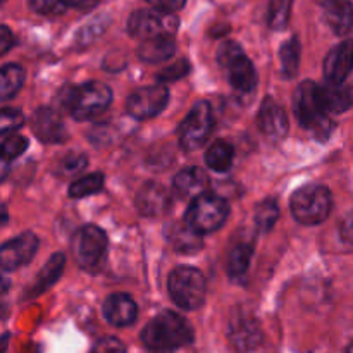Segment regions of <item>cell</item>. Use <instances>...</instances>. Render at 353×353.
Segmentation results:
<instances>
[{"instance_id": "obj_1", "label": "cell", "mask_w": 353, "mask_h": 353, "mask_svg": "<svg viewBox=\"0 0 353 353\" xmlns=\"http://www.w3.org/2000/svg\"><path fill=\"white\" fill-rule=\"evenodd\" d=\"M195 338L192 326L176 312H162L141 331V341L150 353H174Z\"/></svg>"}, {"instance_id": "obj_2", "label": "cell", "mask_w": 353, "mask_h": 353, "mask_svg": "<svg viewBox=\"0 0 353 353\" xmlns=\"http://www.w3.org/2000/svg\"><path fill=\"white\" fill-rule=\"evenodd\" d=\"M293 109L299 123L310 131L317 140L326 141L334 130L333 121L327 117V110L323 103L319 85L307 79L300 83L293 95Z\"/></svg>"}, {"instance_id": "obj_3", "label": "cell", "mask_w": 353, "mask_h": 353, "mask_svg": "<svg viewBox=\"0 0 353 353\" xmlns=\"http://www.w3.org/2000/svg\"><path fill=\"white\" fill-rule=\"evenodd\" d=\"M61 102L74 119L86 121L105 112L112 102V92L105 83L88 81L79 86H65Z\"/></svg>"}, {"instance_id": "obj_4", "label": "cell", "mask_w": 353, "mask_h": 353, "mask_svg": "<svg viewBox=\"0 0 353 353\" xmlns=\"http://www.w3.org/2000/svg\"><path fill=\"white\" fill-rule=\"evenodd\" d=\"M217 62L226 72L230 85L240 95H252L257 86V71L236 41H224L217 50Z\"/></svg>"}, {"instance_id": "obj_5", "label": "cell", "mask_w": 353, "mask_h": 353, "mask_svg": "<svg viewBox=\"0 0 353 353\" xmlns=\"http://www.w3.org/2000/svg\"><path fill=\"white\" fill-rule=\"evenodd\" d=\"M292 214L300 224L316 226L324 223L333 209L331 192L323 185H305L290 199Z\"/></svg>"}, {"instance_id": "obj_6", "label": "cell", "mask_w": 353, "mask_h": 353, "mask_svg": "<svg viewBox=\"0 0 353 353\" xmlns=\"http://www.w3.org/2000/svg\"><path fill=\"white\" fill-rule=\"evenodd\" d=\"M72 254H74L76 262L83 271L90 274H97L102 271L107 259V234L103 230L88 224V226L79 228L78 233L72 236Z\"/></svg>"}, {"instance_id": "obj_7", "label": "cell", "mask_w": 353, "mask_h": 353, "mask_svg": "<svg viewBox=\"0 0 353 353\" xmlns=\"http://www.w3.org/2000/svg\"><path fill=\"white\" fill-rule=\"evenodd\" d=\"M168 286L172 302L185 310L199 309L205 300V278L199 269L190 268V265L176 268L169 274Z\"/></svg>"}, {"instance_id": "obj_8", "label": "cell", "mask_w": 353, "mask_h": 353, "mask_svg": "<svg viewBox=\"0 0 353 353\" xmlns=\"http://www.w3.org/2000/svg\"><path fill=\"white\" fill-rule=\"evenodd\" d=\"M228 214H230V205L226 200L223 196L205 192L192 200L186 210L185 223L200 234L212 233L226 223Z\"/></svg>"}, {"instance_id": "obj_9", "label": "cell", "mask_w": 353, "mask_h": 353, "mask_svg": "<svg viewBox=\"0 0 353 353\" xmlns=\"http://www.w3.org/2000/svg\"><path fill=\"white\" fill-rule=\"evenodd\" d=\"M179 21L174 14L162 12L157 9H140L131 14L128 21V31L131 37L150 40L155 37H174Z\"/></svg>"}, {"instance_id": "obj_10", "label": "cell", "mask_w": 353, "mask_h": 353, "mask_svg": "<svg viewBox=\"0 0 353 353\" xmlns=\"http://www.w3.org/2000/svg\"><path fill=\"white\" fill-rule=\"evenodd\" d=\"M214 126V114L212 107L209 102L202 100L196 102L188 112V116L183 119L178 128L179 145L185 150H196L202 147L210 137V131Z\"/></svg>"}, {"instance_id": "obj_11", "label": "cell", "mask_w": 353, "mask_h": 353, "mask_svg": "<svg viewBox=\"0 0 353 353\" xmlns=\"http://www.w3.org/2000/svg\"><path fill=\"white\" fill-rule=\"evenodd\" d=\"M169 103V90L162 83L143 86L128 97V114L134 119H150L161 114Z\"/></svg>"}, {"instance_id": "obj_12", "label": "cell", "mask_w": 353, "mask_h": 353, "mask_svg": "<svg viewBox=\"0 0 353 353\" xmlns=\"http://www.w3.org/2000/svg\"><path fill=\"white\" fill-rule=\"evenodd\" d=\"M38 250V238L33 233L26 231V233L19 234L14 240L3 243L2 252H0V264H2V271L9 272L14 269H19L26 265L31 259L34 257Z\"/></svg>"}, {"instance_id": "obj_13", "label": "cell", "mask_w": 353, "mask_h": 353, "mask_svg": "<svg viewBox=\"0 0 353 353\" xmlns=\"http://www.w3.org/2000/svg\"><path fill=\"white\" fill-rule=\"evenodd\" d=\"M31 130L43 143H62L68 140V130L57 110L40 107L31 117Z\"/></svg>"}, {"instance_id": "obj_14", "label": "cell", "mask_w": 353, "mask_h": 353, "mask_svg": "<svg viewBox=\"0 0 353 353\" xmlns=\"http://www.w3.org/2000/svg\"><path fill=\"white\" fill-rule=\"evenodd\" d=\"M353 68V40H345L331 48L324 59V78L331 85H343Z\"/></svg>"}, {"instance_id": "obj_15", "label": "cell", "mask_w": 353, "mask_h": 353, "mask_svg": "<svg viewBox=\"0 0 353 353\" xmlns=\"http://www.w3.org/2000/svg\"><path fill=\"white\" fill-rule=\"evenodd\" d=\"M230 341L234 350L247 353L255 350L262 341V331L252 316H234L230 323Z\"/></svg>"}, {"instance_id": "obj_16", "label": "cell", "mask_w": 353, "mask_h": 353, "mask_svg": "<svg viewBox=\"0 0 353 353\" xmlns=\"http://www.w3.org/2000/svg\"><path fill=\"white\" fill-rule=\"evenodd\" d=\"M259 128L271 140H283L288 134L290 124L286 112L271 97H265L259 110Z\"/></svg>"}, {"instance_id": "obj_17", "label": "cell", "mask_w": 353, "mask_h": 353, "mask_svg": "<svg viewBox=\"0 0 353 353\" xmlns=\"http://www.w3.org/2000/svg\"><path fill=\"white\" fill-rule=\"evenodd\" d=\"M103 316L112 326H131L137 321L138 307L126 293H114L103 302Z\"/></svg>"}, {"instance_id": "obj_18", "label": "cell", "mask_w": 353, "mask_h": 353, "mask_svg": "<svg viewBox=\"0 0 353 353\" xmlns=\"http://www.w3.org/2000/svg\"><path fill=\"white\" fill-rule=\"evenodd\" d=\"M171 205L169 192L159 183H147L137 195V207L143 216H161Z\"/></svg>"}, {"instance_id": "obj_19", "label": "cell", "mask_w": 353, "mask_h": 353, "mask_svg": "<svg viewBox=\"0 0 353 353\" xmlns=\"http://www.w3.org/2000/svg\"><path fill=\"white\" fill-rule=\"evenodd\" d=\"M324 19L327 26L345 37L353 30V6L350 0H324Z\"/></svg>"}, {"instance_id": "obj_20", "label": "cell", "mask_w": 353, "mask_h": 353, "mask_svg": "<svg viewBox=\"0 0 353 353\" xmlns=\"http://www.w3.org/2000/svg\"><path fill=\"white\" fill-rule=\"evenodd\" d=\"M209 179L200 168L183 169L174 178V190L181 199H196L205 193Z\"/></svg>"}, {"instance_id": "obj_21", "label": "cell", "mask_w": 353, "mask_h": 353, "mask_svg": "<svg viewBox=\"0 0 353 353\" xmlns=\"http://www.w3.org/2000/svg\"><path fill=\"white\" fill-rule=\"evenodd\" d=\"M65 265V257L62 254H55L52 255L50 259L47 261V264L43 265L40 272H38L37 279L33 281V285L28 288L26 295L28 299H34V296L41 295V293L47 292L54 283H57V279L61 278L62 271H64Z\"/></svg>"}, {"instance_id": "obj_22", "label": "cell", "mask_w": 353, "mask_h": 353, "mask_svg": "<svg viewBox=\"0 0 353 353\" xmlns=\"http://www.w3.org/2000/svg\"><path fill=\"white\" fill-rule=\"evenodd\" d=\"M168 240L179 254H196L202 250V236L188 224H171L168 228Z\"/></svg>"}, {"instance_id": "obj_23", "label": "cell", "mask_w": 353, "mask_h": 353, "mask_svg": "<svg viewBox=\"0 0 353 353\" xmlns=\"http://www.w3.org/2000/svg\"><path fill=\"white\" fill-rule=\"evenodd\" d=\"M176 52L174 37H155L150 40H143L138 47V57L150 64L168 61Z\"/></svg>"}, {"instance_id": "obj_24", "label": "cell", "mask_w": 353, "mask_h": 353, "mask_svg": "<svg viewBox=\"0 0 353 353\" xmlns=\"http://www.w3.org/2000/svg\"><path fill=\"white\" fill-rule=\"evenodd\" d=\"M321 88V97L327 112H345L353 105V85H331L326 83Z\"/></svg>"}, {"instance_id": "obj_25", "label": "cell", "mask_w": 353, "mask_h": 353, "mask_svg": "<svg viewBox=\"0 0 353 353\" xmlns=\"http://www.w3.org/2000/svg\"><path fill=\"white\" fill-rule=\"evenodd\" d=\"M252 254H254V245L250 241H238L236 245H233L228 257V274L231 279H240L247 274Z\"/></svg>"}, {"instance_id": "obj_26", "label": "cell", "mask_w": 353, "mask_h": 353, "mask_svg": "<svg viewBox=\"0 0 353 353\" xmlns=\"http://www.w3.org/2000/svg\"><path fill=\"white\" fill-rule=\"evenodd\" d=\"M233 159H234V148L224 140L214 141L205 152V164L209 165L212 171H217V172L230 171L231 165H233Z\"/></svg>"}, {"instance_id": "obj_27", "label": "cell", "mask_w": 353, "mask_h": 353, "mask_svg": "<svg viewBox=\"0 0 353 353\" xmlns=\"http://www.w3.org/2000/svg\"><path fill=\"white\" fill-rule=\"evenodd\" d=\"M0 78H2V81H0V97H2V100H9L23 86L24 69L19 64H6L2 68Z\"/></svg>"}, {"instance_id": "obj_28", "label": "cell", "mask_w": 353, "mask_h": 353, "mask_svg": "<svg viewBox=\"0 0 353 353\" xmlns=\"http://www.w3.org/2000/svg\"><path fill=\"white\" fill-rule=\"evenodd\" d=\"M300 52H302V48H300V41L296 37H293L292 40L283 43L281 50H279V57H281L283 74H285V78H293L299 72Z\"/></svg>"}, {"instance_id": "obj_29", "label": "cell", "mask_w": 353, "mask_h": 353, "mask_svg": "<svg viewBox=\"0 0 353 353\" xmlns=\"http://www.w3.org/2000/svg\"><path fill=\"white\" fill-rule=\"evenodd\" d=\"M103 188V174L93 172V174L81 176L79 179L71 183L69 186V196L72 199H85V196L95 195Z\"/></svg>"}, {"instance_id": "obj_30", "label": "cell", "mask_w": 353, "mask_h": 353, "mask_svg": "<svg viewBox=\"0 0 353 353\" xmlns=\"http://www.w3.org/2000/svg\"><path fill=\"white\" fill-rule=\"evenodd\" d=\"M293 0H271L269 3L268 23L271 30L281 31L288 26L290 17H292Z\"/></svg>"}, {"instance_id": "obj_31", "label": "cell", "mask_w": 353, "mask_h": 353, "mask_svg": "<svg viewBox=\"0 0 353 353\" xmlns=\"http://www.w3.org/2000/svg\"><path fill=\"white\" fill-rule=\"evenodd\" d=\"M278 217V202L272 199L264 200V202L259 203L257 210H255V224H257V230L262 231V233H268V231L272 230V226L276 224Z\"/></svg>"}, {"instance_id": "obj_32", "label": "cell", "mask_w": 353, "mask_h": 353, "mask_svg": "<svg viewBox=\"0 0 353 353\" xmlns=\"http://www.w3.org/2000/svg\"><path fill=\"white\" fill-rule=\"evenodd\" d=\"M28 147L26 138L19 137V134H12V137H6L2 141V159L3 162L14 161L16 157H19Z\"/></svg>"}, {"instance_id": "obj_33", "label": "cell", "mask_w": 353, "mask_h": 353, "mask_svg": "<svg viewBox=\"0 0 353 353\" xmlns=\"http://www.w3.org/2000/svg\"><path fill=\"white\" fill-rule=\"evenodd\" d=\"M190 71H192V65H190V62L186 61V59H181V61L174 62L172 65H169V68H165L164 71H161L157 74V81L159 83H169V81H179V79H183L185 76L190 74Z\"/></svg>"}, {"instance_id": "obj_34", "label": "cell", "mask_w": 353, "mask_h": 353, "mask_svg": "<svg viewBox=\"0 0 353 353\" xmlns=\"http://www.w3.org/2000/svg\"><path fill=\"white\" fill-rule=\"evenodd\" d=\"M24 124V114L19 109H12V107H3L2 114H0V131L2 134L10 133L14 130H19Z\"/></svg>"}, {"instance_id": "obj_35", "label": "cell", "mask_w": 353, "mask_h": 353, "mask_svg": "<svg viewBox=\"0 0 353 353\" xmlns=\"http://www.w3.org/2000/svg\"><path fill=\"white\" fill-rule=\"evenodd\" d=\"M31 9L41 16H59L68 9L64 0H28Z\"/></svg>"}, {"instance_id": "obj_36", "label": "cell", "mask_w": 353, "mask_h": 353, "mask_svg": "<svg viewBox=\"0 0 353 353\" xmlns=\"http://www.w3.org/2000/svg\"><path fill=\"white\" fill-rule=\"evenodd\" d=\"M86 155L83 154H71L68 155V157L64 159V161L61 162V172L62 174H78L81 169H85L86 165Z\"/></svg>"}, {"instance_id": "obj_37", "label": "cell", "mask_w": 353, "mask_h": 353, "mask_svg": "<svg viewBox=\"0 0 353 353\" xmlns=\"http://www.w3.org/2000/svg\"><path fill=\"white\" fill-rule=\"evenodd\" d=\"M92 353H126V348H124V345L117 338L107 336L93 345Z\"/></svg>"}, {"instance_id": "obj_38", "label": "cell", "mask_w": 353, "mask_h": 353, "mask_svg": "<svg viewBox=\"0 0 353 353\" xmlns=\"http://www.w3.org/2000/svg\"><path fill=\"white\" fill-rule=\"evenodd\" d=\"M154 9L162 10V12L174 14L176 10L183 9L186 3V0H147Z\"/></svg>"}, {"instance_id": "obj_39", "label": "cell", "mask_w": 353, "mask_h": 353, "mask_svg": "<svg viewBox=\"0 0 353 353\" xmlns=\"http://www.w3.org/2000/svg\"><path fill=\"white\" fill-rule=\"evenodd\" d=\"M340 233H341V240H343L345 243L353 245V212L347 214V216L343 217Z\"/></svg>"}, {"instance_id": "obj_40", "label": "cell", "mask_w": 353, "mask_h": 353, "mask_svg": "<svg viewBox=\"0 0 353 353\" xmlns=\"http://www.w3.org/2000/svg\"><path fill=\"white\" fill-rule=\"evenodd\" d=\"M14 45V34L10 33V30L7 26L0 28V52L6 54L10 47Z\"/></svg>"}, {"instance_id": "obj_41", "label": "cell", "mask_w": 353, "mask_h": 353, "mask_svg": "<svg viewBox=\"0 0 353 353\" xmlns=\"http://www.w3.org/2000/svg\"><path fill=\"white\" fill-rule=\"evenodd\" d=\"M64 3L68 7H72V9L90 10L99 3V0H64Z\"/></svg>"}, {"instance_id": "obj_42", "label": "cell", "mask_w": 353, "mask_h": 353, "mask_svg": "<svg viewBox=\"0 0 353 353\" xmlns=\"http://www.w3.org/2000/svg\"><path fill=\"white\" fill-rule=\"evenodd\" d=\"M347 353H353V343L350 345V347H348V350H347Z\"/></svg>"}]
</instances>
